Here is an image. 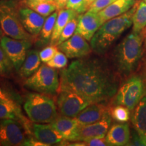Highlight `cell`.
Segmentation results:
<instances>
[{"instance_id": "6da1fadb", "label": "cell", "mask_w": 146, "mask_h": 146, "mask_svg": "<svg viewBox=\"0 0 146 146\" xmlns=\"http://www.w3.org/2000/svg\"><path fill=\"white\" fill-rule=\"evenodd\" d=\"M118 86L117 75L106 62L84 57L72 61L61 71L58 92L71 91L91 104L105 103L114 98Z\"/></svg>"}, {"instance_id": "7a4b0ae2", "label": "cell", "mask_w": 146, "mask_h": 146, "mask_svg": "<svg viewBox=\"0 0 146 146\" xmlns=\"http://www.w3.org/2000/svg\"><path fill=\"white\" fill-rule=\"evenodd\" d=\"M139 1L126 13L105 22L90 41L93 52L104 55L122 34L133 25V16Z\"/></svg>"}, {"instance_id": "3957f363", "label": "cell", "mask_w": 146, "mask_h": 146, "mask_svg": "<svg viewBox=\"0 0 146 146\" xmlns=\"http://www.w3.org/2000/svg\"><path fill=\"white\" fill-rule=\"evenodd\" d=\"M143 32H131L116 47L113 60L115 68L121 76H128L135 70L143 54Z\"/></svg>"}, {"instance_id": "277c9868", "label": "cell", "mask_w": 146, "mask_h": 146, "mask_svg": "<svg viewBox=\"0 0 146 146\" xmlns=\"http://www.w3.org/2000/svg\"><path fill=\"white\" fill-rule=\"evenodd\" d=\"M20 0L0 1V27L4 35L16 39L33 41L35 39L22 25L19 14Z\"/></svg>"}, {"instance_id": "5b68a950", "label": "cell", "mask_w": 146, "mask_h": 146, "mask_svg": "<svg viewBox=\"0 0 146 146\" xmlns=\"http://www.w3.org/2000/svg\"><path fill=\"white\" fill-rule=\"evenodd\" d=\"M24 110L29 119L35 123H51L58 116L54 100L41 93L29 94L24 104Z\"/></svg>"}, {"instance_id": "8992f818", "label": "cell", "mask_w": 146, "mask_h": 146, "mask_svg": "<svg viewBox=\"0 0 146 146\" xmlns=\"http://www.w3.org/2000/svg\"><path fill=\"white\" fill-rule=\"evenodd\" d=\"M25 86L35 92L56 94L58 92L60 87L59 73L56 68L43 64L33 74L26 78Z\"/></svg>"}, {"instance_id": "52a82bcc", "label": "cell", "mask_w": 146, "mask_h": 146, "mask_svg": "<svg viewBox=\"0 0 146 146\" xmlns=\"http://www.w3.org/2000/svg\"><path fill=\"white\" fill-rule=\"evenodd\" d=\"M145 94L144 82L140 76L133 75L118 87L113 104L133 110Z\"/></svg>"}, {"instance_id": "ba28073f", "label": "cell", "mask_w": 146, "mask_h": 146, "mask_svg": "<svg viewBox=\"0 0 146 146\" xmlns=\"http://www.w3.org/2000/svg\"><path fill=\"white\" fill-rule=\"evenodd\" d=\"M28 133L21 122L0 119V146L25 145Z\"/></svg>"}, {"instance_id": "9c48e42d", "label": "cell", "mask_w": 146, "mask_h": 146, "mask_svg": "<svg viewBox=\"0 0 146 146\" xmlns=\"http://www.w3.org/2000/svg\"><path fill=\"white\" fill-rule=\"evenodd\" d=\"M89 104H91L90 102L75 92L71 91L58 92L57 106L60 115L76 118Z\"/></svg>"}, {"instance_id": "30bf717a", "label": "cell", "mask_w": 146, "mask_h": 146, "mask_svg": "<svg viewBox=\"0 0 146 146\" xmlns=\"http://www.w3.org/2000/svg\"><path fill=\"white\" fill-rule=\"evenodd\" d=\"M32 42L13 39L6 35H3L0 39V45L8 55L17 72L25 61L27 52L32 46Z\"/></svg>"}, {"instance_id": "8fae6325", "label": "cell", "mask_w": 146, "mask_h": 146, "mask_svg": "<svg viewBox=\"0 0 146 146\" xmlns=\"http://www.w3.org/2000/svg\"><path fill=\"white\" fill-rule=\"evenodd\" d=\"M112 123L110 113L96 123L78 127L69 141H84L93 138L105 137Z\"/></svg>"}, {"instance_id": "7c38bea8", "label": "cell", "mask_w": 146, "mask_h": 146, "mask_svg": "<svg viewBox=\"0 0 146 146\" xmlns=\"http://www.w3.org/2000/svg\"><path fill=\"white\" fill-rule=\"evenodd\" d=\"M58 50L68 58H81L91 54L92 49L87 40L81 35L74 33L65 41L58 45Z\"/></svg>"}, {"instance_id": "4fadbf2b", "label": "cell", "mask_w": 146, "mask_h": 146, "mask_svg": "<svg viewBox=\"0 0 146 146\" xmlns=\"http://www.w3.org/2000/svg\"><path fill=\"white\" fill-rule=\"evenodd\" d=\"M102 25L98 13L87 11L85 13L78 14L75 33L81 35L87 41H91Z\"/></svg>"}, {"instance_id": "5bb4252c", "label": "cell", "mask_w": 146, "mask_h": 146, "mask_svg": "<svg viewBox=\"0 0 146 146\" xmlns=\"http://www.w3.org/2000/svg\"><path fill=\"white\" fill-rule=\"evenodd\" d=\"M19 14L21 23L25 30L35 38L37 37L45 23V17L21 3Z\"/></svg>"}, {"instance_id": "9a60e30c", "label": "cell", "mask_w": 146, "mask_h": 146, "mask_svg": "<svg viewBox=\"0 0 146 146\" xmlns=\"http://www.w3.org/2000/svg\"><path fill=\"white\" fill-rule=\"evenodd\" d=\"M31 134L36 139L45 144L46 146L62 143L65 140L50 124L34 123L31 125Z\"/></svg>"}, {"instance_id": "2e32d148", "label": "cell", "mask_w": 146, "mask_h": 146, "mask_svg": "<svg viewBox=\"0 0 146 146\" xmlns=\"http://www.w3.org/2000/svg\"><path fill=\"white\" fill-rule=\"evenodd\" d=\"M110 113V108L104 103L91 104L83 109L76 118L81 126L100 121Z\"/></svg>"}, {"instance_id": "e0dca14e", "label": "cell", "mask_w": 146, "mask_h": 146, "mask_svg": "<svg viewBox=\"0 0 146 146\" xmlns=\"http://www.w3.org/2000/svg\"><path fill=\"white\" fill-rule=\"evenodd\" d=\"M105 138L108 145H128L131 139L129 125L126 123L114 124L109 129Z\"/></svg>"}, {"instance_id": "ac0fdd59", "label": "cell", "mask_w": 146, "mask_h": 146, "mask_svg": "<svg viewBox=\"0 0 146 146\" xmlns=\"http://www.w3.org/2000/svg\"><path fill=\"white\" fill-rule=\"evenodd\" d=\"M133 128L141 137L144 145H146V96L133 109L131 116Z\"/></svg>"}, {"instance_id": "d6986e66", "label": "cell", "mask_w": 146, "mask_h": 146, "mask_svg": "<svg viewBox=\"0 0 146 146\" xmlns=\"http://www.w3.org/2000/svg\"><path fill=\"white\" fill-rule=\"evenodd\" d=\"M137 0H116L98 12L103 24L108 20L128 12L137 3Z\"/></svg>"}, {"instance_id": "ffe728a7", "label": "cell", "mask_w": 146, "mask_h": 146, "mask_svg": "<svg viewBox=\"0 0 146 146\" xmlns=\"http://www.w3.org/2000/svg\"><path fill=\"white\" fill-rule=\"evenodd\" d=\"M50 124L66 141L70 139L80 126L76 118L67 117L62 115L58 116Z\"/></svg>"}, {"instance_id": "44dd1931", "label": "cell", "mask_w": 146, "mask_h": 146, "mask_svg": "<svg viewBox=\"0 0 146 146\" xmlns=\"http://www.w3.org/2000/svg\"><path fill=\"white\" fill-rule=\"evenodd\" d=\"M78 14L74 10L70 9L62 8L58 10V14L56 18V23L50 39V45H56L59 37L62 32L64 28L69 21L72 18L77 17Z\"/></svg>"}, {"instance_id": "7402d4cb", "label": "cell", "mask_w": 146, "mask_h": 146, "mask_svg": "<svg viewBox=\"0 0 146 146\" xmlns=\"http://www.w3.org/2000/svg\"><path fill=\"white\" fill-rule=\"evenodd\" d=\"M41 60L37 50H29L27 57L18 73L22 78H27L33 74L41 66Z\"/></svg>"}, {"instance_id": "603a6c76", "label": "cell", "mask_w": 146, "mask_h": 146, "mask_svg": "<svg viewBox=\"0 0 146 146\" xmlns=\"http://www.w3.org/2000/svg\"><path fill=\"white\" fill-rule=\"evenodd\" d=\"M0 119H13L21 122L23 125L29 120L22 114L18 104L0 102Z\"/></svg>"}, {"instance_id": "cb8c5ba5", "label": "cell", "mask_w": 146, "mask_h": 146, "mask_svg": "<svg viewBox=\"0 0 146 146\" xmlns=\"http://www.w3.org/2000/svg\"><path fill=\"white\" fill-rule=\"evenodd\" d=\"M146 28V3L139 1L133 16L132 32L140 33Z\"/></svg>"}, {"instance_id": "d4e9b609", "label": "cell", "mask_w": 146, "mask_h": 146, "mask_svg": "<svg viewBox=\"0 0 146 146\" xmlns=\"http://www.w3.org/2000/svg\"><path fill=\"white\" fill-rule=\"evenodd\" d=\"M25 6L29 7L45 18L51 15L55 11L58 10L57 5L54 0L30 3L27 4Z\"/></svg>"}, {"instance_id": "484cf974", "label": "cell", "mask_w": 146, "mask_h": 146, "mask_svg": "<svg viewBox=\"0 0 146 146\" xmlns=\"http://www.w3.org/2000/svg\"><path fill=\"white\" fill-rule=\"evenodd\" d=\"M58 14V10H56L45 18V23L39 35L40 41L43 42V43H46L50 41Z\"/></svg>"}, {"instance_id": "4316f807", "label": "cell", "mask_w": 146, "mask_h": 146, "mask_svg": "<svg viewBox=\"0 0 146 146\" xmlns=\"http://www.w3.org/2000/svg\"><path fill=\"white\" fill-rule=\"evenodd\" d=\"M14 69L12 62L0 45V76L8 77L12 75Z\"/></svg>"}, {"instance_id": "83f0119b", "label": "cell", "mask_w": 146, "mask_h": 146, "mask_svg": "<svg viewBox=\"0 0 146 146\" xmlns=\"http://www.w3.org/2000/svg\"><path fill=\"white\" fill-rule=\"evenodd\" d=\"M110 113L112 118L118 123H126L130 118V110L122 105H115L110 108Z\"/></svg>"}, {"instance_id": "f1b7e54d", "label": "cell", "mask_w": 146, "mask_h": 146, "mask_svg": "<svg viewBox=\"0 0 146 146\" xmlns=\"http://www.w3.org/2000/svg\"><path fill=\"white\" fill-rule=\"evenodd\" d=\"M78 24V16L76 18H72L71 21H70L67 23L64 28L62 32L61 33L59 39L56 43V46L59 45L60 43L65 41L66 40L70 38L75 33L76 27Z\"/></svg>"}, {"instance_id": "f546056e", "label": "cell", "mask_w": 146, "mask_h": 146, "mask_svg": "<svg viewBox=\"0 0 146 146\" xmlns=\"http://www.w3.org/2000/svg\"><path fill=\"white\" fill-rule=\"evenodd\" d=\"M47 66L56 69L64 68L68 64V58L62 52H58L55 54L52 60L46 63Z\"/></svg>"}, {"instance_id": "4dcf8cb0", "label": "cell", "mask_w": 146, "mask_h": 146, "mask_svg": "<svg viewBox=\"0 0 146 146\" xmlns=\"http://www.w3.org/2000/svg\"><path fill=\"white\" fill-rule=\"evenodd\" d=\"M58 52V47L54 45H50V46L43 48L39 52V56L41 62L43 63H47V62L52 59L55 54Z\"/></svg>"}, {"instance_id": "1f68e13d", "label": "cell", "mask_w": 146, "mask_h": 146, "mask_svg": "<svg viewBox=\"0 0 146 146\" xmlns=\"http://www.w3.org/2000/svg\"><path fill=\"white\" fill-rule=\"evenodd\" d=\"M116 0H96L94 3L91 4L88 11L98 13L100 11L106 8L111 3H112Z\"/></svg>"}, {"instance_id": "d6a6232c", "label": "cell", "mask_w": 146, "mask_h": 146, "mask_svg": "<svg viewBox=\"0 0 146 146\" xmlns=\"http://www.w3.org/2000/svg\"><path fill=\"white\" fill-rule=\"evenodd\" d=\"M84 0H68L65 8L74 10L78 14L84 13Z\"/></svg>"}, {"instance_id": "836d02e7", "label": "cell", "mask_w": 146, "mask_h": 146, "mask_svg": "<svg viewBox=\"0 0 146 146\" xmlns=\"http://www.w3.org/2000/svg\"><path fill=\"white\" fill-rule=\"evenodd\" d=\"M83 143L85 145L89 146H106L108 145L105 137L101 138H93L84 141Z\"/></svg>"}, {"instance_id": "e575fe53", "label": "cell", "mask_w": 146, "mask_h": 146, "mask_svg": "<svg viewBox=\"0 0 146 146\" xmlns=\"http://www.w3.org/2000/svg\"><path fill=\"white\" fill-rule=\"evenodd\" d=\"M128 145H144L141 137L135 130L131 133V139Z\"/></svg>"}, {"instance_id": "d590c367", "label": "cell", "mask_w": 146, "mask_h": 146, "mask_svg": "<svg viewBox=\"0 0 146 146\" xmlns=\"http://www.w3.org/2000/svg\"><path fill=\"white\" fill-rule=\"evenodd\" d=\"M0 102L12 104H17L16 102L12 99V98L8 93H7L4 89L0 86Z\"/></svg>"}, {"instance_id": "8d00e7d4", "label": "cell", "mask_w": 146, "mask_h": 146, "mask_svg": "<svg viewBox=\"0 0 146 146\" xmlns=\"http://www.w3.org/2000/svg\"><path fill=\"white\" fill-rule=\"evenodd\" d=\"M54 1L57 5L58 10H59L60 9L65 8L66 5L68 0H54Z\"/></svg>"}, {"instance_id": "74e56055", "label": "cell", "mask_w": 146, "mask_h": 146, "mask_svg": "<svg viewBox=\"0 0 146 146\" xmlns=\"http://www.w3.org/2000/svg\"><path fill=\"white\" fill-rule=\"evenodd\" d=\"M95 1H96V0H84V13H85V12H87V11H88L91 4H92Z\"/></svg>"}, {"instance_id": "f35d334b", "label": "cell", "mask_w": 146, "mask_h": 146, "mask_svg": "<svg viewBox=\"0 0 146 146\" xmlns=\"http://www.w3.org/2000/svg\"><path fill=\"white\" fill-rule=\"evenodd\" d=\"M48 1V0H20V2L22 5H26L27 4L30 3H34V2H39V1Z\"/></svg>"}, {"instance_id": "ab89813d", "label": "cell", "mask_w": 146, "mask_h": 146, "mask_svg": "<svg viewBox=\"0 0 146 146\" xmlns=\"http://www.w3.org/2000/svg\"><path fill=\"white\" fill-rule=\"evenodd\" d=\"M144 47L146 49V31H144Z\"/></svg>"}, {"instance_id": "60d3db41", "label": "cell", "mask_w": 146, "mask_h": 146, "mask_svg": "<svg viewBox=\"0 0 146 146\" xmlns=\"http://www.w3.org/2000/svg\"><path fill=\"white\" fill-rule=\"evenodd\" d=\"M3 35H4V34H3V33L2 31V29H1V27H0V39H1V38H2V36Z\"/></svg>"}, {"instance_id": "b9f144b4", "label": "cell", "mask_w": 146, "mask_h": 146, "mask_svg": "<svg viewBox=\"0 0 146 146\" xmlns=\"http://www.w3.org/2000/svg\"><path fill=\"white\" fill-rule=\"evenodd\" d=\"M143 1H144V2H145V3H146V0H143Z\"/></svg>"}, {"instance_id": "7bdbcfd3", "label": "cell", "mask_w": 146, "mask_h": 146, "mask_svg": "<svg viewBox=\"0 0 146 146\" xmlns=\"http://www.w3.org/2000/svg\"><path fill=\"white\" fill-rule=\"evenodd\" d=\"M0 1H2V0H0Z\"/></svg>"}]
</instances>
